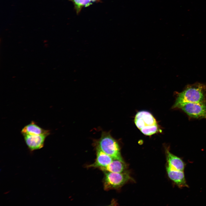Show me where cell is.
<instances>
[{"mask_svg": "<svg viewBox=\"0 0 206 206\" xmlns=\"http://www.w3.org/2000/svg\"><path fill=\"white\" fill-rule=\"evenodd\" d=\"M206 85L199 83L189 85L182 92L177 94L174 105L184 102H206Z\"/></svg>", "mask_w": 206, "mask_h": 206, "instance_id": "6da1fadb", "label": "cell"}, {"mask_svg": "<svg viewBox=\"0 0 206 206\" xmlns=\"http://www.w3.org/2000/svg\"><path fill=\"white\" fill-rule=\"evenodd\" d=\"M93 144L95 148L99 149L113 159L123 161L119 144L111 136L110 132L102 131L100 137L94 140Z\"/></svg>", "mask_w": 206, "mask_h": 206, "instance_id": "7a4b0ae2", "label": "cell"}, {"mask_svg": "<svg viewBox=\"0 0 206 206\" xmlns=\"http://www.w3.org/2000/svg\"><path fill=\"white\" fill-rule=\"evenodd\" d=\"M134 122L137 128L145 135H151L159 131V127L156 120L148 111H141L137 112Z\"/></svg>", "mask_w": 206, "mask_h": 206, "instance_id": "3957f363", "label": "cell"}, {"mask_svg": "<svg viewBox=\"0 0 206 206\" xmlns=\"http://www.w3.org/2000/svg\"><path fill=\"white\" fill-rule=\"evenodd\" d=\"M172 108L181 109L191 118L206 119V102H182L173 105Z\"/></svg>", "mask_w": 206, "mask_h": 206, "instance_id": "277c9868", "label": "cell"}, {"mask_svg": "<svg viewBox=\"0 0 206 206\" xmlns=\"http://www.w3.org/2000/svg\"><path fill=\"white\" fill-rule=\"evenodd\" d=\"M104 188L106 191L118 189L127 182L130 178L126 173H115L104 171Z\"/></svg>", "mask_w": 206, "mask_h": 206, "instance_id": "5b68a950", "label": "cell"}, {"mask_svg": "<svg viewBox=\"0 0 206 206\" xmlns=\"http://www.w3.org/2000/svg\"><path fill=\"white\" fill-rule=\"evenodd\" d=\"M50 132L38 135H23L26 144L30 152L42 148L46 137Z\"/></svg>", "mask_w": 206, "mask_h": 206, "instance_id": "8992f818", "label": "cell"}, {"mask_svg": "<svg viewBox=\"0 0 206 206\" xmlns=\"http://www.w3.org/2000/svg\"><path fill=\"white\" fill-rule=\"evenodd\" d=\"M167 170L169 178L179 188L188 187L183 171L174 169L168 165Z\"/></svg>", "mask_w": 206, "mask_h": 206, "instance_id": "52a82bcc", "label": "cell"}, {"mask_svg": "<svg viewBox=\"0 0 206 206\" xmlns=\"http://www.w3.org/2000/svg\"><path fill=\"white\" fill-rule=\"evenodd\" d=\"M95 148L96 151V159L94 163L88 165V167L96 168L100 169L107 167L112 161L113 159L99 149L96 148Z\"/></svg>", "mask_w": 206, "mask_h": 206, "instance_id": "ba28073f", "label": "cell"}, {"mask_svg": "<svg viewBox=\"0 0 206 206\" xmlns=\"http://www.w3.org/2000/svg\"><path fill=\"white\" fill-rule=\"evenodd\" d=\"M49 132L50 130L43 129L33 121L25 126L21 131L22 135H38Z\"/></svg>", "mask_w": 206, "mask_h": 206, "instance_id": "9c48e42d", "label": "cell"}, {"mask_svg": "<svg viewBox=\"0 0 206 206\" xmlns=\"http://www.w3.org/2000/svg\"><path fill=\"white\" fill-rule=\"evenodd\" d=\"M166 154L168 165L177 170L184 171L185 164L181 158L172 154L169 150H167Z\"/></svg>", "mask_w": 206, "mask_h": 206, "instance_id": "30bf717a", "label": "cell"}, {"mask_svg": "<svg viewBox=\"0 0 206 206\" xmlns=\"http://www.w3.org/2000/svg\"><path fill=\"white\" fill-rule=\"evenodd\" d=\"M126 165L124 161L113 159L112 161L107 167L100 169L104 171L115 173H122L125 170Z\"/></svg>", "mask_w": 206, "mask_h": 206, "instance_id": "8fae6325", "label": "cell"}, {"mask_svg": "<svg viewBox=\"0 0 206 206\" xmlns=\"http://www.w3.org/2000/svg\"><path fill=\"white\" fill-rule=\"evenodd\" d=\"M74 5L75 9L77 13H78L82 7H86L92 4L91 0H70Z\"/></svg>", "mask_w": 206, "mask_h": 206, "instance_id": "7c38bea8", "label": "cell"}, {"mask_svg": "<svg viewBox=\"0 0 206 206\" xmlns=\"http://www.w3.org/2000/svg\"><path fill=\"white\" fill-rule=\"evenodd\" d=\"M92 0V1H96V0Z\"/></svg>", "mask_w": 206, "mask_h": 206, "instance_id": "4fadbf2b", "label": "cell"}]
</instances>
